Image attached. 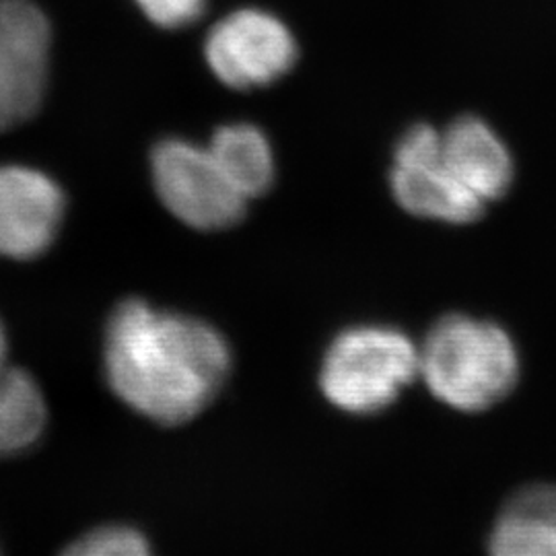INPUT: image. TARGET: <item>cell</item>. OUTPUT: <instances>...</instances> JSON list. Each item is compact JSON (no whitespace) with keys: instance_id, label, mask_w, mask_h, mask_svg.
<instances>
[{"instance_id":"obj_1","label":"cell","mask_w":556,"mask_h":556,"mask_svg":"<svg viewBox=\"0 0 556 556\" xmlns=\"http://www.w3.org/2000/svg\"><path fill=\"white\" fill-rule=\"evenodd\" d=\"M103 361L124 404L161 425H179L211 404L231 353L213 326L128 299L108 321Z\"/></svg>"},{"instance_id":"obj_2","label":"cell","mask_w":556,"mask_h":556,"mask_svg":"<svg viewBox=\"0 0 556 556\" xmlns=\"http://www.w3.org/2000/svg\"><path fill=\"white\" fill-rule=\"evenodd\" d=\"M418 376L443 404L480 413L516 388V344L493 321L454 314L439 319L418 349Z\"/></svg>"},{"instance_id":"obj_3","label":"cell","mask_w":556,"mask_h":556,"mask_svg":"<svg viewBox=\"0 0 556 556\" xmlns=\"http://www.w3.org/2000/svg\"><path fill=\"white\" fill-rule=\"evenodd\" d=\"M418 376V349L400 330L357 326L330 344L319 386L324 396L351 415L388 408Z\"/></svg>"},{"instance_id":"obj_4","label":"cell","mask_w":556,"mask_h":556,"mask_svg":"<svg viewBox=\"0 0 556 556\" xmlns=\"http://www.w3.org/2000/svg\"><path fill=\"white\" fill-rule=\"evenodd\" d=\"M151 174L165 208L188 227L217 231L245 215L248 200L223 174L208 147L184 139L163 140L151 155Z\"/></svg>"},{"instance_id":"obj_5","label":"cell","mask_w":556,"mask_h":556,"mask_svg":"<svg viewBox=\"0 0 556 556\" xmlns=\"http://www.w3.org/2000/svg\"><path fill=\"white\" fill-rule=\"evenodd\" d=\"M204 59L223 85L248 91L287 75L298 60V41L275 15L239 9L208 31Z\"/></svg>"},{"instance_id":"obj_6","label":"cell","mask_w":556,"mask_h":556,"mask_svg":"<svg viewBox=\"0 0 556 556\" xmlns=\"http://www.w3.org/2000/svg\"><path fill=\"white\" fill-rule=\"evenodd\" d=\"M50 41V23L34 2L0 0V132L40 110Z\"/></svg>"},{"instance_id":"obj_7","label":"cell","mask_w":556,"mask_h":556,"mask_svg":"<svg viewBox=\"0 0 556 556\" xmlns=\"http://www.w3.org/2000/svg\"><path fill=\"white\" fill-rule=\"evenodd\" d=\"M64 217L59 184L40 169L0 165V256L31 260L56 239Z\"/></svg>"},{"instance_id":"obj_8","label":"cell","mask_w":556,"mask_h":556,"mask_svg":"<svg viewBox=\"0 0 556 556\" xmlns=\"http://www.w3.org/2000/svg\"><path fill=\"white\" fill-rule=\"evenodd\" d=\"M443 165L480 199H501L514 181V160L497 132L477 116H462L443 132Z\"/></svg>"},{"instance_id":"obj_9","label":"cell","mask_w":556,"mask_h":556,"mask_svg":"<svg viewBox=\"0 0 556 556\" xmlns=\"http://www.w3.org/2000/svg\"><path fill=\"white\" fill-rule=\"evenodd\" d=\"M390 181L397 204L415 217L462 225L484 213L486 202L464 186L443 161L427 167H394Z\"/></svg>"},{"instance_id":"obj_10","label":"cell","mask_w":556,"mask_h":556,"mask_svg":"<svg viewBox=\"0 0 556 556\" xmlns=\"http://www.w3.org/2000/svg\"><path fill=\"white\" fill-rule=\"evenodd\" d=\"M491 556H556V484L526 486L505 505Z\"/></svg>"},{"instance_id":"obj_11","label":"cell","mask_w":556,"mask_h":556,"mask_svg":"<svg viewBox=\"0 0 556 556\" xmlns=\"http://www.w3.org/2000/svg\"><path fill=\"white\" fill-rule=\"evenodd\" d=\"M208 151L243 199H258L273 186L275 155L258 126L225 124L213 135Z\"/></svg>"},{"instance_id":"obj_12","label":"cell","mask_w":556,"mask_h":556,"mask_svg":"<svg viewBox=\"0 0 556 556\" xmlns=\"http://www.w3.org/2000/svg\"><path fill=\"white\" fill-rule=\"evenodd\" d=\"M46 402L40 386L0 353V456L17 454L40 439Z\"/></svg>"},{"instance_id":"obj_13","label":"cell","mask_w":556,"mask_h":556,"mask_svg":"<svg viewBox=\"0 0 556 556\" xmlns=\"http://www.w3.org/2000/svg\"><path fill=\"white\" fill-rule=\"evenodd\" d=\"M60 556H153V553L139 532L110 526L79 538Z\"/></svg>"},{"instance_id":"obj_14","label":"cell","mask_w":556,"mask_h":556,"mask_svg":"<svg viewBox=\"0 0 556 556\" xmlns=\"http://www.w3.org/2000/svg\"><path fill=\"white\" fill-rule=\"evenodd\" d=\"M394 167H427L443 161V135L431 124H415L397 140Z\"/></svg>"},{"instance_id":"obj_15","label":"cell","mask_w":556,"mask_h":556,"mask_svg":"<svg viewBox=\"0 0 556 556\" xmlns=\"http://www.w3.org/2000/svg\"><path fill=\"white\" fill-rule=\"evenodd\" d=\"M140 11L165 29H179L199 21L206 0H135Z\"/></svg>"}]
</instances>
